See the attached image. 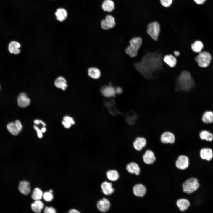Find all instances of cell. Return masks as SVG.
<instances>
[{
    "label": "cell",
    "instance_id": "cell-36",
    "mask_svg": "<svg viewBox=\"0 0 213 213\" xmlns=\"http://www.w3.org/2000/svg\"><path fill=\"white\" fill-rule=\"evenodd\" d=\"M161 4L165 7L170 6L172 2V0H160Z\"/></svg>",
    "mask_w": 213,
    "mask_h": 213
},
{
    "label": "cell",
    "instance_id": "cell-15",
    "mask_svg": "<svg viewBox=\"0 0 213 213\" xmlns=\"http://www.w3.org/2000/svg\"><path fill=\"white\" fill-rule=\"evenodd\" d=\"M143 158L144 162L148 164H153L156 160L154 153L149 150L145 152Z\"/></svg>",
    "mask_w": 213,
    "mask_h": 213
},
{
    "label": "cell",
    "instance_id": "cell-4",
    "mask_svg": "<svg viewBox=\"0 0 213 213\" xmlns=\"http://www.w3.org/2000/svg\"><path fill=\"white\" fill-rule=\"evenodd\" d=\"M198 180L194 178H191L186 180L182 185L183 191L190 194L196 191L199 187Z\"/></svg>",
    "mask_w": 213,
    "mask_h": 213
},
{
    "label": "cell",
    "instance_id": "cell-23",
    "mask_svg": "<svg viewBox=\"0 0 213 213\" xmlns=\"http://www.w3.org/2000/svg\"><path fill=\"white\" fill-rule=\"evenodd\" d=\"M164 61L169 66L173 67L176 64L177 61L175 57L171 54L167 55L163 58Z\"/></svg>",
    "mask_w": 213,
    "mask_h": 213
},
{
    "label": "cell",
    "instance_id": "cell-34",
    "mask_svg": "<svg viewBox=\"0 0 213 213\" xmlns=\"http://www.w3.org/2000/svg\"><path fill=\"white\" fill-rule=\"evenodd\" d=\"M105 20L110 28H112L115 26L116 23L115 19L112 16L109 15H107L105 17Z\"/></svg>",
    "mask_w": 213,
    "mask_h": 213
},
{
    "label": "cell",
    "instance_id": "cell-41",
    "mask_svg": "<svg viewBox=\"0 0 213 213\" xmlns=\"http://www.w3.org/2000/svg\"><path fill=\"white\" fill-rule=\"evenodd\" d=\"M62 124L64 127L66 128H70L72 124L65 121L63 120L62 121Z\"/></svg>",
    "mask_w": 213,
    "mask_h": 213
},
{
    "label": "cell",
    "instance_id": "cell-22",
    "mask_svg": "<svg viewBox=\"0 0 213 213\" xmlns=\"http://www.w3.org/2000/svg\"><path fill=\"white\" fill-rule=\"evenodd\" d=\"M54 84L56 87L63 90H65L67 86L66 79L62 76L57 77L54 81Z\"/></svg>",
    "mask_w": 213,
    "mask_h": 213
},
{
    "label": "cell",
    "instance_id": "cell-48",
    "mask_svg": "<svg viewBox=\"0 0 213 213\" xmlns=\"http://www.w3.org/2000/svg\"><path fill=\"white\" fill-rule=\"evenodd\" d=\"M49 191V192H51V193H53V190L52 189H50V190Z\"/></svg>",
    "mask_w": 213,
    "mask_h": 213
},
{
    "label": "cell",
    "instance_id": "cell-19",
    "mask_svg": "<svg viewBox=\"0 0 213 213\" xmlns=\"http://www.w3.org/2000/svg\"><path fill=\"white\" fill-rule=\"evenodd\" d=\"M102 94L106 97L114 96L116 94L115 88L112 86H108L103 88L101 91Z\"/></svg>",
    "mask_w": 213,
    "mask_h": 213
},
{
    "label": "cell",
    "instance_id": "cell-10",
    "mask_svg": "<svg viewBox=\"0 0 213 213\" xmlns=\"http://www.w3.org/2000/svg\"><path fill=\"white\" fill-rule=\"evenodd\" d=\"M110 203L109 200L106 198H103L97 203V206L98 209L103 212H107L110 207Z\"/></svg>",
    "mask_w": 213,
    "mask_h": 213
},
{
    "label": "cell",
    "instance_id": "cell-1",
    "mask_svg": "<svg viewBox=\"0 0 213 213\" xmlns=\"http://www.w3.org/2000/svg\"><path fill=\"white\" fill-rule=\"evenodd\" d=\"M162 54L157 52H148L139 62L134 66L145 78L151 79L156 77L162 69Z\"/></svg>",
    "mask_w": 213,
    "mask_h": 213
},
{
    "label": "cell",
    "instance_id": "cell-33",
    "mask_svg": "<svg viewBox=\"0 0 213 213\" xmlns=\"http://www.w3.org/2000/svg\"><path fill=\"white\" fill-rule=\"evenodd\" d=\"M43 198L44 202L49 203L51 202L54 199V196L53 193L46 191L43 193Z\"/></svg>",
    "mask_w": 213,
    "mask_h": 213
},
{
    "label": "cell",
    "instance_id": "cell-35",
    "mask_svg": "<svg viewBox=\"0 0 213 213\" xmlns=\"http://www.w3.org/2000/svg\"><path fill=\"white\" fill-rule=\"evenodd\" d=\"M43 213H57V212L53 206H46L43 210Z\"/></svg>",
    "mask_w": 213,
    "mask_h": 213
},
{
    "label": "cell",
    "instance_id": "cell-14",
    "mask_svg": "<svg viewBox=\"0 0 213 213\" xmlns=\"http://www.w3.org/2000/svg\"><path fill=\"white\" fill-rule=\"evenodd\" d=\"M201 158L204 160L210 161L213 157V152L212 149L209 148H204L202 149L200 153Z\"/></svg>",
    "mask_w": 213,
    "mask_h": 213
},
{
    "label": "cell",
    "instance_id": "cell-2",
    "mask_svg": "<svg viewBox=\"0 0 213 213\" xmlns=\"http://www.w3.org/2000/svg\"><path fill=\"white\" fill-rule=\"evenodd\" d=\"M194 86V80L190 73L187 71H184L177 78L175 86L177 91H188Z\"/></svg>",
    "mask_w": 213,
    "mask_h": 213
},
{
    "label": "cell",
    "instance_id": "cell-45",
    "mask_svg": "<svg viewBox=\"0 0 213 213\" xmlns=\"http://www.w3.org/2000/svg\"><path fill=\"white\" fill-rule=\"evenodd\" d=\"M41 120H38V119H36V120H34V123L36 124L39 125L40 124H41Z\"/></svg>",
    "mask_w": 213,
    "mask_h": 213
},
{
    "label": "cell",
    "instance_id": "cell-32",
    "mask_svg": "<svg viewBox=\"0 0 213 213\" xmlns=\"http://www.w3.org/2000/svg\"><path fill=\"white\" fill-rule=\"evenodd\" d=\"M7 127L8 131L13 135H17L19 133L14 122H11L9 123L7 125Z\"/></svg>",
    "mask_w": 213,
    "mask_h": 213
},
{
    "label": "cell",
    "instance_id": "cell-27",
    "mask_svg": "<svg viewBox=\"0 0 213 213\" xmlns=\"http://www.w3.org/2000/svg\"><path fill=\"white\" fill-rule=\"evenodd\" d=\"M43 193L42 191L38 188H35L31 195V198L33 200H41L43 198Z\"/></svg>",
    "mask_w": 213,
    "mask_h": 213
},
{
    "label": "cell",
    "instance_id": "cell-16",
    "mask_svg": "<svg viewBox=\"0 0 213 213\" xmlns=\"http://www.w3.org/2000/svg\"><path fill=\"white\" fill-rule=\"evenodd\" d=\"M103 193L106 195L112 194L114 191V189L112 188V184L107 181L103 182L101 186Z\"/></svg>",
    "mask_w": 213,
    "mask_h": 213
},
{
    "label": "cell",
    "instance_id": "cell-47",
    "mask_svg": "<svg viewBox=\"0 0 213 213\" xmlns=\"http://www.w3.org/2000/svg\"><path fill=\"white\" fill-rule=\"evenodd\" d=\"M41 131L42 133H44L46 130V129L45 127H43L41 129Z\"/></svg>",
    "mask_w": 213,
    "mask_h": 213
},
{
    "label": "cell",
    "instance_id": "cell-17",
    "mask_svg": "<svg viewBox=\"0 0 213 213\" xmlns=\"http://www.w3.org/2000/svg\"><path fill=\"white\" fill-rule=\"evenodd\" d=\"M146 144V141L144 138L138 137L134 142L133 145L136 150L140 151L145 147Z\"/></svg>",
    "mask_w": 213,
    "mask_h": 213
},
{
    "label": "cell",
    "instance_id": "cell-31",
    "mask_svg": "<svg viewBox=\"0 0 213 213\" xmlns=\"http://www.w3.org/2000/svg\"><path fill=\"white\" fill-rule=\"evenodd\" d=\"M106 175L108 179L112 181L117 180L119 178V175L118 172L114 170H110L108 171Z\"/></svg>",
    "mask_w": 213,
    "mask_h": 213
},
{
    "label": "cell",
    "instance_id": "cell-28",
    "mask_svg": "<svg viewBox=\"0 0 213 213\" xmlns=\"http://www.w3.org/2000/svg\"><path fill=\"white\" fill-rule=\"evenodd\" d=\"M202 120L205 123H211L213 122V112L211 111L205 112L203 114Z\"/></svg>",
    "mask_w": 213,
    "mask_h": 213
},
{
    "label": "cell",
    "instance_id": "cell-37",
    "mask_svg": "<svg viewBox=\"0 0 213 213\" xmlns=\"http://www.w3.org/2000/svg\"><path fill=\"white\" fill-rule=\"evenodd\" d=\"M101 26L102 28L105 30L110 29V27L105 19L101 20Z\"/></svg>",
    "mask_w": 213,
    "mask_h": 213
},
{
    "label": "cell",
    "instance_id": "cell-6",
    "mask_svg": "<svg viewBox=\"0 0 213 213\" xmlns=\"http://www.w3.org/2000/svg\"><path fill=\"white\" fill-rule=\"evenodd\" d=\"M160 26L156 22L150 23L147 26V32L154 40H158L160 32Z\"/></svg>",
    "mask_w": 213,
    "mask_h": 213
},
{
    "label": "cell",
    "instance_id": "cell-49",
    "mask_svg": "<svg viewBox=\"0 0 213 213\" xmlns=\"http://www.w3.org/2000/svg\"></svg>",
    "mask_w": 213,
    "mask_h": 213
},
{
    "label": "cell",
    "instance_id": "cell-44",
    "mask_svg": "<svg viewBox=\"0 0 213 213\" xmlns=\"http://www.w3.org/2000/svg\"><path fill=\"white\" fill-rule=\"evenodd\" d=\"M115 89L116 93L120 94L122 92V89L120 87H117Z\"/></svg>",
    "mask_w": 213,
    "mask_h": 213
},
{
    "label": "cell",
    "instance_id": "cell-25",
    "mask_svg": "<svg viewBox=\"0 0 213 213\" xmlns=\"http://www.w3.org/2000/svg\"><path fill=\"white\" fill-rule=\"evenodd\" d=\"M57 19L59 21L62 22L67 18V13L65 9L63 8H59L55 13Z\"/></svg>",
    "mask_w": 213,
    "mask_h": 213
},
{
    "label": "cell",
    "instance_id": "cell-12",
    "mask_svg": "<svg viewBox=\"0 0 213 213\" xmlns=\"http://www.w3.org/2000/svg\"><path fill=\"white\" fill-rule=\"evenodd\" d=\"M133 192L135 196L138 197H143L146 193V189L143 184H138L133 187Z\"/></svg>",
    "mask_w": 213,
    "mask_h": 213
},
{
    "label": "cell",
    "instance_id": "cell-30",
    "mask_svg": "<svg viewBox=\"0 0 213 213\" xmlns=\"http://www.w3.org/2000/svg\"><path fill=\"white\" fill-rule=\"evenodd\" d=\"M199 136L200 138L203 140L211 141L213 139V134L207 130L201 131L200 133Z\"/></svg>",
    "mask_w": 213,
    "mask_h": 213
},
{
    "label": "cell",
    "instance_id": "cell-13",
    "mask_svg": "<svg viewBox=\"0 0 213 213\" xmlns=\"http://www.w3.org/2000/svg\"><path fill=\"white\" fill-rule=\"evenodd\" d=\"M161 141L164 143H173L175 141V137L172 133L166 132L161 136Z\"/></svg>",
    "mask_w": 213,
    "mask_h": 213
},
{
    "label": "cell",
    "instance_id": "cell-42",
    "mask_svg": "<svg viewBox=\"0 0 213 213\" xmlns=\"http://www.w3.org/2000/svg\"><path fill=\"white\" fill-rule=\"evenodd\" d=\"M67 213H81V212L78 210L74 208H72L69 210Z\"/></svg>",
    "mask_w": 213,
    "mask_h": 213
},
{
    "label": "cell",
    "instance_id": "cell-8",
    "mask_svg": "<svg viewBox=\"0 0 213 213\" xmlns=\"http://www.w3.org/2000/svg\"><path fill=\"white\" fill-rule=\"evenodd\" d=\"M189 165L188 158L184 155L179 156L176 162V167L181 170L185 169L188 167Z\"/></svg>",
    "mask_w": 213,
    "mask_h": 213
},
{
    "label": "cell",
    "instance_id": "cell-38",
    "mask_svg": "<svg viewBox=\"0 0 213 213\" xmlns=\"http://www.w3.org/2000/svg\"><path fill=\"white\" fill-rule=\"evenodd\" d=\"M63 120L65 121L72 125H74L75 123V121L72 118L69 116H65L63 117Z\"/></svg>",
    "mask_w": 213,
    "mask_h": 213
},
{
    "label": "cell",
    "instance_id": "cell-7",
    "mask_svg": "<svg viewBox=\"0 0 213 213\" xmlns=\"http://www.w3.org/2000/svg\"><path fill=\"white\" fill-rule=\"evenodd\" d=\"M45 206L44 202L41 200L34 201L30 204L31 209L35 213H41Z\"/></svg>",
    "mask_w": 213,
    "mask_h": 213
},
{
    "label": "cell",
    "instance_id": "cell-46",
    "mask_svg": "<svg viewBox=\"0 0 213 213\" xmlns=\"http://www.w3.org/2000/svg\"><path fill=\"white\" fill-rule=\"evenodd\" d=\"M175 55L176 57H178L180 55V53L178 51H175L174 52Z\"/></svg>",
    "mask_w": 213,
    "mask_h": 213
},
{
    "label": "cell",
    "instance_id": "cell-3",
    "mask_svg": "<svg viewBox=\"0 0 213 213\" xmlns=\"http://www.w3.org/2000/svg\"><path fill=\"white\" fill-rule=\"evenodd\" d=\"M142 42V39L140 37H134L132 38L130 41V45L125 49L126 54L132 57H136Z\"/></svg>",
    "mask_w": 213,
    "mask_h": 213
},
{
    "label": "cell",
    "instance_id": "cell-21",
    "mask_svg": "<svg viewBox=\"0 0 213 213\" xmlns=\"http://www.w3.org/2000/svg\"><path fill=\"white\" fill-rule=\"evenodd\" d=\"M126 169L130 173L135 174L136 175L140 174V167L137 164L134 162H131L128 164L126 166Z\"/></svg>",
    "mask_w": 213,
    "mask_h": 213
},
{
    "label": "cell",
    "instance_id": "cell-39",
    "mask_svg": "<svg viewBox=\"0 0 213 213\" xmlns=\"http://www.w3.org/2000/svg\"><path fill=\"white\" fill-rule=\"evenodd\" d=\"M14 123L18 131L20 133L22 128V126L21 122L19 120H17Z\"/></svg>",
    "mask_w": 213,
    "mask_h": 213
},
{
    "label": "cell",
    "instance_id": "cell-29",
    "mask_svg": "<svg viewBox=\"0 0 213 213\" xmlns=\"http://www.w3.org/2000/svg\"><path fill=\"white\" fill-rule=\"evenodd\" d=\"M203 47V44L199 40L195 41L194 43L191 45V48L192 50L197 53L200 52Z\"/></svg>",
    "mask_w": 213,
    "mask_h": 213
},
{
    "label": "cell",
    "instance_id": "cell-24",
    "mask_svg": "<svg viewBox=\"0 0 213 213\" xmlns=\"http://www.w3.org/2000/svg\"><path fill=\"white\" fill-rule=\"evenodd\" d=\"M102 8L105 11L111 12L114 9V4L111 0H105L102 4Z\"/></svg>",
    "mask_w": 213,
    "mask_h": 213
},
{
    "label": "cell",
    "instance_id": "cell-43",
    "mask_svg": "<svg viewBox=\"0 0 213 213\" xmlns=\"http://www.w3.org/2000/svg\"><path fill=\"white\" fill-rule=\"evenodd\" d=\"M206 0H194V1L198 4H203Z\"/></svg>",
    "mask_w": 213,
    "mask_h": 213
},
{
    "label": "cell",
    "instance_id": "cell-5",
    "mask_svg": "<svg viewBox=\"0 0 213 213\" xmlns=\"http://www.w3.org/2000/svg\"><path fill=\"white\" fill-rule=\"evenodd\" d=\"M212 59L211 55L206 51L201 52L195 58L198 65L202 67H206L209 64Z\"/></svg>",
    "mask_w": 213,
    "mask_h": 213
},
{
    "label": "cell",
    "instance_id": "cell-9",
    "mask_svg": "<svg viewBox=\"0 0 213 213\" xmlns=\"http://www.w3.org/2000/svg\"><path fill=\"white\" fill-rule=\"evenodd\" d=\"M18 106L21 108H25L29 106L30 103V99L25 93H20L17 99Z\"/></svg>",
    "mask_w": 213,
    "mask_h": 213
},
{
    "label": "cell",
    "instance_id": "cell-11",
    "mask_svg": "<svg viewBox=\"0 0 213 213\" xmlns=\"http://www.w3.org/2000/svg\"><path fill=\"white\" fill-rule=\"evenodd\" d=\"M18 190L23 195H28L31 191L30 183L26 181L20 182L18 186Z\"/></svg>",
    "mask_w": 213,
    "mask_h": 213
},
{
    "label": "cell",
    "instance_id": "cell-26",
    "mask_svg": "<svg viewBox=\"0 0 213 213\" xmlns=\"http://www.w3.org/2000/svg\"><path fill=\"white\" fill-rule=\"evenodd\" d=\"M88 75L92 78L98 79L101 76V72L100 70L96 67H91L88 70Z\"/></svg>",
    "mask_w": 213,
    "mask_h": 213
},
{
    "label": "cell",
    "instance_id": "cell-40",
    "mask_svg": "<svg viewBox=\"0 0 213 213\" xmlns=\"http://www.w3.org/2000/svg\"><path fill=\"white\" fill-rule=\"evenodd\" d=\"M34 129L36 131L38 137L39 138H41L43 136L42 132L36 125L34 126Z\"/></svg>",
    "mask_w": 213,
    "mask_h": 213
},
{
    "label": "cell",
    "instance_id": "cell-20",
    "mask_svg": "<svg viewBox=\"0 0 213 213\" xmlns=\"http://www.w3.org/2000/svg\"><path fill=\"white\" fill-rule=\"evenodd\" d=\"M20 45L19 42L13 41L10 42L8 45V50L11 53L18 54L20 52Z\"/></svg>",
    "mask_w": 213,
    "mask_h": 213
},
{
    "label": "cell",
    "instance_id": "cell-18",
    "mask_svg": "<svg viewBox=\"0 0 213 213\" xmlns=\"http://www.w3.org/2000/svg\"><path fill=\"white\" fill-rule=\"evenodd\" d=\"M176 204L179 209L182 212L187 210L190 205L189 201L184 198L178 199L176 201Z\"/></svg>",
    "mask_w": 213,
    "mask_h": 213
}]
</instances>
